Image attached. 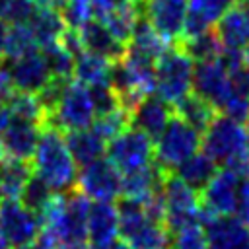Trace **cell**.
Wrapping results in <instances>:
<instances>
[{"instance_id":"obj_5","label":"cell","mask_w":249,"mask_h":249,"mask_svg":"<svg viewBox=\"0 0 249 249\" xmlns=\"http://www.w3.org/2000/svg\"><path fill=\"white\" fill-rule=\"evenodd\" d=\"M200 148V132L189 123L173 115L154 144V161L171 173L181 161L191 158Z\"/></svg>"},{"instance_id":"obj_2","label":"cell","mask_w":249,"mask_h":249,"mask_svg":"<svg viewBox=\"0 0 249 249\" xmlns=\"http://www.w3.org/2000/svg\"><path fill=\"white\" fill-rule=\"evenodd\" d=\"M200 148L216 163L239 171L241 163L247 158V138L243 123H237L224 113H216V117L200 134Z\"/></svg>"},{"instance_id":"obj_39","label":"cell","mask_w":249,"mask_h":249,"mask_svg":"<svg viewBox=\"0 0 249 249\" xmlns=\"http://www.w3.org/2000/svg\"><path fill=\"white\" fill-rule=\"evenodd\" d=\"M230 74V86H231V91L235 95H241V97H249V66L247 64H239L231 70H228Z\"/></svg>"},{"instance_id":"obj_18","label":"cell","mask_w":249,"mask_h":249,"mask_svg":"<svg viewBox=\"0 0 249 249\" xmlns=\"http://www.w3.org/2000/svg\"><path fill=\"white\" fill-rule=\"evenodd\" d=\"M171 117H173V107L165 103L161 97L150 93L130 111V124L144 130L152 140H156Z\"/></svg>"},{"instance_id":"obj_43","label":"cell","mask_w":249,"mask_h":249,"mask_svg":"<svg viewBox=\"0 0 249 249\" xmlns=\"http://www.w3.org/2000/svg\"><path fill=\"white\" fill-rule=\"evenodd\" d=\"M33 4L37 8H51V10H58L60 12L64 8L66 0H33Z\"/></svg>"},{"instance_id":"obj_41","label":"cell","mask_w":249,"mask_h":249,"mask_svg":"<svg viewBox=\"0 0 249 249\" xmlns=\"http://www.w3.org/2000/svg\"><path fill=\"white\" fill-rule=\"evenodd\" d=\"M12 89H14V86L10 82V76H8L6 68L0 64V101H6V97L12 93Z\"/></svg>"},{"instance_id":"obj_40","label":"cell","mask_w":249,"mask_h":249,"mask_svg":"<svg viewBox=\"0 0 249 249\" xmlns=\"http://www.w3.org/2000/svg\"><path fill=\"white\" fill-rule=\"evenodd\" d=\"M243 224L249 226V181L241 179L239 193H237V202H235V212H233Z\"/></svg>"},{"instance_id":"obj_29","label":"cell","mask_w":249,"mask_h":249,"mask_svg":"<svg viewBox=\"0 0 249 249\" xmlns=\"http://www.w3.org/2000/svg\"><path fill=\"white\" fill-rule=\"evenodd\" d=\"M177 45L193 58V60H210V58H218L224 45L216 33V29H206L198 35H193V37H185V39H179Z\"/></svg>"},{"instance_id":"obj_21","label":"cell","mask_w":249,"mask_h":249,"mask_svg":"<svg viewBox=\"0 0 249 249\" xmlns=\"http://www.w3.org/2000/svg\"><path fill=\"white\" fill-rule=\"evenodd\" d=\"M173 43H167L154 27L152 23L146 19V16L142 14L136 23H134V29H132V35L126 43V51H132L152 62H156Z\"/></svg>"},{"instance_id":"obj_28","label":"cell","mask_w":249,"mask_h":249,"mask_svg":"<svg viewBox=\"0 0 249 249\" xmlns=\"http://www.w3.org/2000/svg\"><path fill=\"white\" fill-rule=\"evenodd\" d=\"M33 167L25 160L0 158V185L4 198H18L23 185L31 177Z\"/></svg>"},{"instance_id":"obj_34","label":"cell","mask_w":249,"mask_h":249,"mask_svg":"<svg viewBox=\"0 0 249 249\" xmlns=\"http://www.w3.org/2000/svg\"><path fill=\"white\" fill-rule=\"evenodd\" d=\"M45 60H47V66L51 70V76L54 78H72V72H74V56L60 45V43H54L51 47H45L41 49Z\"/></svg>"},{"instance_id":"obj_8","label":"cell","mask_w":249,"mask_h":249,"mask_svg":"<svg viewBox=\"0 0 249 249\" xmlns=\"http://www.w3.org/2000/svg\"><path fill=\"white\" fill-rule=\"evenodd\" d=\"M121 181L123 173L109 158H97L86 165H82L76 175V187L89 200L113 202L121 196Z\"/></svg>"},{"instance_id":"obj_13","label":"cell","mask_w":249,"mask_h":249,"mask_svg":"<svg viewBox=\"0 0 249 249\" xmlns=\"http://www.w3.org/2000/svg\"><path fill=\"white\" fill-rule=\"evenodd\" d=\"M187 8L189 0H142V14L167 43L181 39Z\"/></svg>"},{"instance_id":"obj_11","label":"cell","mask_w":249,"mask_h":249,"mask_svg":"<svg viewBox=\"0 0 249 249\" xmlns=\"http://www.w3.org/2000/svg\"><path fill=\"white\" fill-rule=\"evenodd\" d=\"M200 224L206 249H249V226L235 214L214 216L200 206Z\"/></svg>"},{"instance_id":"obj_45","label":"cell","mask_w":249,"mask_h":249,"mask_svg":"<svg viewBox=\"0 0 249 249\" xmlns=\"http://www.w3.org/2000/svg\"><path fill=\"white\" fill-rule=\"evenodd\" d=\"M6 35H8V21H4L0 18V58L4 54V43H6Z\"/></svg>"},{"instance_id":"obj_26","label":"cell","mask_w":249,"mask_h":249,"mask_svg":"<svg viewBox=\"0 0 249 249\" xmlns=\"http://www.w3.org/2000/svg\"><path fill=\"white\" fill-rule=\"evenodd\" d=\"M173 115H177L202 134L210 121L216 117V107L196 93H187L173 105Z\"/></svg>"},{"instance_id":"obj_17","label":"cell","mask_w":249,"mask_h":249,"mask_svg":"<svg viewBox=\"0 0 249 249\" xmlns=\"http://www.w3.org/2000/svg\"><path fill=\"white\" fill-rule=\"evenodd\" d=\"M165 175H167V171H163L156 161H152L144 167L132 169V171H124L123 181H121V196L144 202L148 196L161 191Z\"/></svg>"},{"instance_id":"obj_50","label":"cell","mask_w":249,"mask_h":249,"mask_svg":"<svg viewBox=\"0 0 249 249\" xmlns=\"http://www.w3.org/2000/svg\"><path fill=\"white\" fill-rule=\"evenodd\" d=\"M245 138H247V154H249V119L245 121Z\"/></svg>"},{"instance_id":"obj_14","label":"cell","mask_w":249,"mask_h":249,"mask_svg":"<svg viewBox=\"0 0 249 249\" xmlns=\"http://www.w3.org/2000/svg\"><path fill=\"white\" fill-rule=\"evenodd\" d=\"M0 64L6 68L12 86L21 91L37 93L53 78L47 60L43 53H39V49L16 60H0Z\"/></svg>"},{"instance_id":"obj_6","label":"cell","mask_w":249,"mask_h":249,"mask_svg":"<svg viewBox=\"0 0 249 249\" xmlns=\"http://www.w3.org/2000/svg\"><path fill=\"white\" fill-rule=\"evenodd\" d=\"M163 196V226L169 233L200 224V193L189 187L175 173H167L161 185Z\"/></svg>"},{"instance_id":"obj_44","label":"cell","mask_w":249,"mask_h":249,"mask_svg":"<svg viewBox=\"0 0 249 249\" xmlns=\"http://www.w3.org/2000/svg\"><path fill=\"white\" fill-rule=\"evenodd\" d=\"M10 119H12V115H10L8 105H6L4 101H0V130L10 123Z\"/></svg>"},{"instance_id":"obj_20","label":"cell","mask_w":249,"mask_h":249,"mask_svg":"<svg viewBox=\"0 0 249 249\" xmlns=\"http://www.w3.org/2000/svg\"><path fill=\"white\" fill-rule=\"evenodd\" d=\"M78 33H80L84 51L99 54V56H103V58H107L111 62H115V60L124 56L126 45L117 41L99 19L89 18L86 23H82L78 27Z\"/></svg>"},{"instance_id":"obj_3","label":"cell","mask_w":249,"mask_h":249,"mask_svg":"<svg viewBox=\"0 0 249 249\" xmlns=\"http://www.w3.org/2000/svg\"><path fill=\"white\" fill-rule=\"evenodd\" d=\"M154 91L171 107L191 93V80H193V58L173 43L158 60L154 68Z\"/></svg>"},{"instance_id":"obj_25","label":"cell","mask_w":249,"mask_h":249,"mask_svg":"<svg viewBox=\"0 0 249 249\" xmlns=\"http://www.w3.org/2000/svg\"><path fill=\"white\" fill-rule=\"evenodd\" d=\"M111 60L93 54L89 51H82L74 58V72L72 78L86 88L99 86V84H109V74H111Z\"/></svg>"},{"instance_id":"obj_12","label":"cell","mask_w":249,"mask_h":249,"mask_svg":"<svg viewBox=\"0 0 249 249\" xmlns=\"http://www.w3.org/2000/svg\"><path fill=\"white\" fill-rule=\"evenodd\" d=\"M191 88L196 95L206 99L216 107V111L222 109V105L231 97V86H230V74L228 68L220 58L200 60L196 66H193V80Z\"/></svg>"},{"instance_id":"obj_30","label":"cell","mask_w":249,"mask_h":249,"mask_svg":"<svg viewBox=\"0 0 249 249\" xmlns=\"http://www.w3.org/2000/svg\"><path fill=\"white\" fill-rule=\"evenodd\" d=\"M10 109V115L14 119H21V121H29V123H37V124H45V111L37 99L35 93L29 91H21V89H12V93L6 97L4 101Z\"/></svg>"},{"instance_id":"obj_36","label":"cell","mask_w":249,"mask_h":249,"mask_svg":"<svg viewBox=\"0 0 249 249\" xmlns=\"http://www.w3.org/2000/svg\"><path fill=\"white\" fill-rule=\"evenodd\" d=\"M88 89H89V95H91V101H93L95 117L105 115V113H111L117 107H121L119 95L111 88V84H99V86H91Z\"/></svg>"},{"instance_id":"obj_23","label":"cell","mask_w":249,"mask_h":249,"mask_svg":"<svg viewBox=\"0 0 249 249\" xmlns=\"http://www.w3.org/2000/svg\"><path fill=\"white\" fill-rule=\"evenodd\" d=\"M216 33L224 47L243 49L249 45V12L235 6L230 8L216 25Z\"/></svg>"},{"instance_id":"obj_49","label":"cell","mask_w":249,"mask_h":249,"mask_svg":"<svg viewBox=\"0 0 249 249\" xmlns=\"http://www.w3.org/2000/svg\"><path fill=\"white\" fill-rule=\"evenodd\" d=\"M235 4H237L239 8H243V10L249 12V0H235Z\"/></svg>"},{"instance_id":"obj_9","label":"cell","mask_w":249,"mask_h":249,"mask_svg":"<svg viewBox=\"0 0 249 249\" xmlns=\"http://www.w3.org/2000/svg\"><path fill=\"white\" fill-rule=\"evenodd\" d=\"M0 230L12 249H21L37 239L41 224L37 214L27 210L18 198H4L0 202Z\"/></svg>"},{"instance_id":"obj_35","label":"cell","mask_w":249,"mask_h":249,"mask_svg":"<svg viewBox=\"0 0 249 249\" xmlns=\"http://www.w3.org/2000/svg\"><path fill=\"white\" fill-rule=\"evenodd\" d=\"M173 249H206V237L202 224H191L171 233Z\"/></svg>"},{"instance_id":"obj_16","label":"cell","mask_w":249,"mask_h":249,"mask_svg":"<svg viewBox=\"0 0 249 249\" xmlns=\"http://www.w3.org/2000/svg\"><path fill=\"white\" fill-rule=\"evenodd\" d=\"M88 245L91 249H107L119 237V216L113 202L93 200L88 212Z\"/></svg>"},{"instance_id":"obj_27","label":"cell","mask_w":249,"mask_h":249,"mask_svg":"<svg viewBox=\"0 0 249 249\" xmlns=\"http://www.w3.org/2000/svg\"><path fill=\"white\" fill-rule=\"evenodd\" d=\"M216 169H218V163L214 160H210L204 152H195L191 158L181 161L171 173H175L189 187H193L195 191L200 193L204 189V185L210 181V177L216 173Z\"/></svg>"},{"instance_id":"obj_51","label":"cell","mask_w":249,"mask_h":249,"mask_svg":"<svg viewBox=\"0 0 249 249\" xmlns=\"http://www.w3.org/2000/svg\"><path fill=\"white\" fill-rule=\"evenodd\" d=\"M4 200V195H2V185H0V202Z\"/></svg>"},{"instance_id":"obj_31","label":"cell","mask_w":249,"mask_h":249,"mask_svg":"<svg viewBox=\"0 0 249 249\" xmlns=\"http://www.w3.org/2000/svg\"><path fill=\"white\" fill-rule=\"evenodd\" d=\"M35 37L27 23H12L8 27L6 43H4V54L0 60H16L19 56H25L33 51H37Z\"/></svg>"},{"instance_id":"obj_19","label":"cell","mask_w":249,"mask_h":249,"mask_svg":"<svg viewBox=\"0 0 249 249\" xmlns=\"http://www.w3.org/2000/svg\"><path fill=\"white\" fill-rule=\"evenodd\" d=\"M233 4L235 0H189L181 39L210 29L230 8H233Z\"/></svg>"},{"instance_id":"obj_47","label":"cell","mask_w":249,"mask_h":249,"mask_svg":"<svg viewBox=\"0 0 249 249\" xmlns=\"http://www.w3.org/2000/svg\"><path fill=\"white\" fill-rule=\"evenodd\" d=\"M0 249H12L10 243H8V239H6V235L2 233V230H0Z\"/></svg>"},{"instance_id":"obj_46","label":"cell","mask_w":249,"mask_h":249,"mask_svg":"<svg viewBox=\"0 0 249 249\" xmlns=\"http://www.w3.org/2000/svg\"><path fill=\"white\" fill-rule=\"evenodd\" d=\"M107 249H136V247H132L128 241H124V239H115Z\"/></svg>"},{"instance_id":"obj_48","label":"cell","mask_w":249,"mask_h":249,"mask_svg":"<svg viewBox=\"0 0 249 249\" xmlns=\"http://www.w3.org/2000/svg\"><path fill=\"white\" fill-rule=\"evenodd\" d=\"M241 58H243V64H247V66H249V45H247V47H243Z\"/></svg>"},{"instance_id":"obj_33","label":"cell","mask_w":249,"mask_h":249,"mask_svg":"<svg viewBox=\"0 0 249 249\" xmlns=\"http://www.w3.org/2000/svg\"><path fill=\"white\" fill-rule=\"evenodd\" d=\"M130 126V111L124 109L123 105L117 107L115 111L111 113H105V115H99L93 119L91 123V130L105 142L113 140L117 134H121L123 130H126Z\"/></svg>"},{"instance_id":"obj_15","label":"cell","mask_w":249,"mask_h":249,"mask_svg":"<svg viewBox=\"0 0 249 249\" xmlns=\"http://www.w3.org/2000/svg\"><path fill=\"white\" fill-rule=\"evenodd\" d=\"M41 128L43 126L37 123L12 117L10 123L0 130V158L29 161L33 158Z\"/></svg>"},{"instance_id":"obj_10","label":"cell","mask_w":249,"mask_h":249,"mask_svg":"<svg viewBox=\"0 0 249 249\" xmlns=\"http://www.w3.org/2000/svg\"><path fill=\"white\" fill-rule=\"evenodd\" d=\"M241 185V175L231 167H218L210 181L200 191L202 210L214 216H228L235 212L237 193Z\"/></svg>"},{"instance_id":"obj_37","label":"cell","mask_w":249,"mask_h":249,"mask_svg":"<svg viewBox=\"0 0 249 249\" xmlns=\"http://www.w3.org/2000/svg\"><path fill=\"white\" fill-rule=\"evenodd\" d=\"M64 23L68 27H80L82 23H86L91 18V6L89 0H66L64 8L60 10Z\"/></svg>"},{"instance_id":"obj_7","label":"cell","mask_w":249,"mask_h":249,"mask_svg":"<svg viewBox=\"0 0 249 249\" xmlns=\"http://www.w3.org/2000/svg\"><path fill=\"white\" fill-rule=\"evenodd\" d=\"M107 158L117 165L121 173L144 167L154 161V140L140 128L128 126L113 140H109Z\"/></svg>"},{"instance_id":"obj_32","label":"cell","mask_w":249,"mask_h":249,"mask_svg":"<svg viewBox=\"0 0 249 249\" xmlns=\"http://www.w3.org/2000/svg\"><path fill=\"white\" fill-rule=\"evenodd\" d=\"M53 195H54L53 189H51L41 177H37L35 173H31V177H29L27 183L23 185V189H21L18 200H19L27 210H31L33 214L39 216V214L47 208V204L51 202Z\"/></svg>"},{"instance_id":"obj_24","label":"cell","mask_w":249,"mask_h":249,"mask_svg":"<svg viewBox=\"0 0 249 249\" xmlns=\"http://www.w3.org/2000/svg\"><path fill=\"white\" fill-rule=\"evenodd\" d=\"M66 146L76 161V165H86L97 158H103L105 152V140H101L91 128H80V130H66L64 132Z\"/></svg>"},{"instance_id":"obj_22","label":"cell","mask_w":249,"mask_h":249,"mask_svg":"<svg viewBox=\"0 0 249 249\" xmlns=\"http://www.w3.org/2000/svg\"><path fill=\"white\" fill-rule=\"evenodd\" d=\"M27 25H29L39 49L58 43L62 31L66 29L62 14L58 10H51V8H35Z\"/></svg>"},{"instance_id":"obj_1","label":"cell","mask_w":249,"mask_h":249,"mask_svg":"<svg viewBox=\"0 0 249 249\" xmlns=\"http://www.w3.org/2000/svg\"><path fill=\"white\" fill-rule=\"evenodd\" d=\"M31 160L33 173L41 177L53 189V193H66L74 189L78 171L62 130L45 124L41 128Z\"/></svg>"},{"instance_id":"obj_42","label":"cell","mask_w":249,"mask_h":249,"mask_svg":"<svg viewBox=\"0 0 249 249\" xmlns=\"http://www.w3.org/2000/svg\"><path fill=\"white\" fill-rule=\"evenodd\" d=\"M21 249H56V245H54L53 241H49L47 237L37 235V239H35L33 243H29V245H25V247H21Z\"/></svg>"},{"instance_id":"obj_4","label":"cell","mask_w":249,"mask_h":249,"mask_svg":"<svg viewBox=\"0 0 249 249\" xmlns=\"http://www.w3.org/2000/svg\"><path fill=\"white\" fill-rule=\"evenodd\" d=\"M93 119H95V109L89 89L72 78L64 86L56 105L47 113L45 124L66 132V130L89 128Z\"/></svg>"},{"instance_id":"obj_38","label":"cell","mask_w":249,"mask_h":249,"mask_svg":"<svg viewBox=\"0 0 249 249\" xmlns=\"http://www.w3.org/2000/svg\"><path fill=\"white\" fill-rule=\"evenodd\" d=\"M220 111L237 123H245L249 119V97H241V95L231 93V97L222 105Z\"/></svg>"}]
</instances>
